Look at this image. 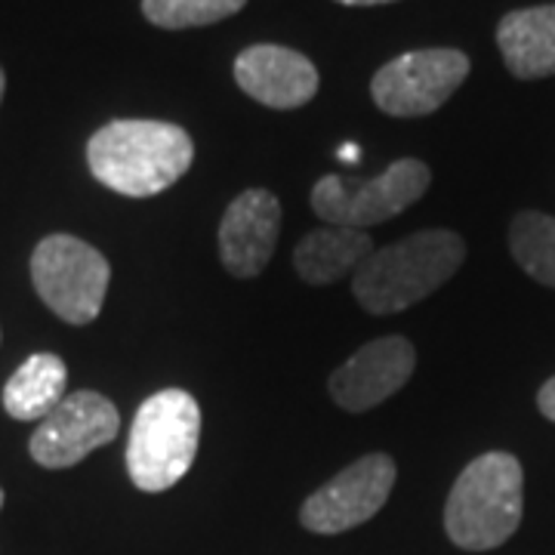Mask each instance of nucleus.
<instances>
[{
    "label": "nucleus",
    "instance_id": "obj_17",
    "mask_svg": "<svg viewBox=\"0 0 555 555\" xmlns=\"http://www.w3.org/2000/svg\"><path fill=\"white\" fill-rule=\"evenodd\" d=\"M247 0H142L145 20L158 28H201L229 20L244 10Z\"/></svg>",
    "mask_w": 555,
    "mask_h": 555
},
{
    "label": "nucleus",
    "instance_id": "obj_9",
    "mask_svg": "<svg viewBox=\"0 0 555 555\" xmlns=\"http://www.w3.org/2000/svg\"><path fill=\"white\" fill-rule=\"evenodd\" d=\"M118 408L100 392H72L40 420L28 451L43 469H68L118 436Z\"/></svg>",
    "mask_w": 555,
    "mask_h": 555
},
{
    "label": "nucleus",
    "instance_id": "obj_2",
    "mask_svg": "<svg viewBox=\"0 0 555 555\" xmlns=\"http://www.w3.org/2000/svg\"><path fill=\"white\" fill-rule=\"evenodd\" d=\"M466 259V241L448 229H426L386 244L352 278L358 306L371 315H396L436 294Z\"/></svg>",
    "mask_w": 555,
    "mask_h": 555
},
{
    "label": "nucleus",
    "instance_id": "obj_16",
    "mask_svg": "<svg viewBox=\"0 0 555 555\" xmlns=\"http://www.w3.org/2000/svg\"><path fill=\"white\" fill-rule=\"evenodd\" d=\"M509 250L528 275L555 287V217L525 210L509 225Z\"/></svg>",
    "mask_w": 555,
    "mask_h": 555
},
{
    "label": "nucleus",
    "instance_id": "obj_21",
    "mask_svg": "<svg viewBox=\"0 0 555 555\" xmlns=\"http://www.w3.org/2000/svg\"><path fill=\"white\" fill-rule=\"evenodd\" d=\"M3 87H7V78H3V68H0V100H3Z\"/></svg>",
    "mask_w": 555,
    "mask_h": 555
},
{
    "label": "nucleus",
    "instance_id": "obj_13",
    "mask_svg": "<svg viewBox=\"0 0 555 555\" xmlns=\"http://www.w3.org/2000/svg\"><path fill=\"white\" fill-rule=\"evenodd\" d=\"M496 43L509 75L521 80L555 75V3L513 10L496 25Z\"/></svg>",
    "mask_w": 555,
    "mask_h": 555
},
{
    "label": "nucleus",
    "instance_id": "obj_12",
    "mask_svg": "<svg viewBox=\"0 0 555 555\" xmlns=\"http://www.w3.org/2000/svg\"><path fill=\"white\" fill-rule=\"evenodd\" d=\"M238 87L269 108H302L318 93V68L297 50L278 43L247 47L235 60Z\"/></svg>",
    "mask_w": 555,
    "mask_h": 555
},
{
    "label": "nucleus",
    "instance_id": "obj_11",
    "mask_svg": "<svg viewBox=\"0 0 555 555\" xmlns=\"http://www.w3.org/2000/svg\"><path fill=\"white\" fill-rule=\"evenodd\" d=\"M281 204L266 189H247L219 222V259L235 278H257L275 254Z\"/></svg>",
    "mask_w": 555,
    "mask_h": 555
},
{
    "label": "nucleus",
    "instance_id": "obj_3",
    "mask_svg": "<svg viewBox=\"0 0 555 555\" xmlns=\"http://www.w3.org/2000/svg\"><path fill=\"white\" fill-rule=\"evenodd\" d=\"M525 473L506 451L476 456L451 488L444 506V531L460 550L485 553L503 546L521 525Z\"/></svg>",
    "mask_w": 555,
    "mask_h": 555
},
{
    "label": "nucleus",
    "instance_id": "obj_5",
    "mask_svg": "<svg viewBox=\"0 0 555 555\" xmlns=\"http://www.w3.org/2000/svg\"><path fill=\"white\" fill-rule=\"evenodd\" d=\"M429 182L433 170L416 158L396 160L371 179L321 177L312 189V210L331 225L364 232V225L386 222L416 204L426 195Z\"/></svg>",
    "mask_w": 555,
    "mask_h": 555
},
{
    "label": "nucleus",
    "instance_id": "obj_1",
    "mask_svg": "<svg viewBox=\"0 0 555 555\" xmlns=\"http://www.w3.org/2000/svg\"><path fill=\"white\" fill-rule=\"evenodd\" d=\"M192 137L167 120H112L87 142L90 173L124 198H152L185 177Z\"/></svg>",
    "mask_w": 555,
    "mask_h": 555
},
{
    "label": "nucleus",
    "instance_id": "obj_22",
    "mask_svg": "<svg viewBox=\"0 0 555 555\" xmlns=\"http://www.w3.org/2000/svg\"><path fill=\"white\" fill-rule=\"evenodd\" d=\"M0 506H3V488H0Z\"/></svg>",
    "mask_w": 555,
    "mask_h": 555
},
{
    "label": "nucleus",
    "instance_id": "obj_19",
    "mask_svg": "<svg viewBox=\"0 0 555 555\" xmlns=\"http://www.w3.org/2000/svg\"><path fill=\"white\" fill-rule=\"evenodd\" d=\"M343 7H379V3H392V0H337Z\"/></svg>",
    "mask_w": 555,
    "mask_h": 555
},
{
    "label": "nucleus",
    "instance_id": "obj_18",
    "mask_svg": "<svg viewBox=\"0 0 555 555\" xmlns=\"http://www.w3.org/2000/svg\"><path fill=\"white\" fill-rule=\"evenodd\" d=\"M537 408H540V414L546 416V420H553L555 423V377L543 383V389H540V396H537Z\"/></svg>",
    "mask_w": 555,
    "mask_h": 555
},
{
    "label": "nucleus",
    "instance_id": "obj_20",
    "mask_svg": "<svg viewBox=\"0 0 555 555\" xmlns=\"http://www.w3.org/2000/svg\"><path fill=\"white\" fill-rule=\"evenodd\" d=\"M356 152H358L356 145H346V149H339V158H346V160H356V158H358Z\"/></svg>",
    "mask_w": 555,
    "mask_h": 555
},
{
    "label": "nucleus",
    "instance_id": "obj_10",
    "mask_svg": "<svg viewBox=\"0 0 555 555\" xmlns=\"http://www.w3.org/2000/svg\"><path fill=\"white\" fill-rule=\"evenodd\" d=\"M416 349L404 337H379L331 374V396L343 411H371L392 398L411 379Z\"/></svg>",
    "mask_w": 555,
    "mask_h": 555
},
{
    "label": "nucleus",
    "instance_id": "obj_6",
    "mask_svg": "<svg viewBox=\"0 0 555 555\" xmlns=\"http://www.w3.org/2000/svg\"><path fill=\"white\" fill-rule=\"evenodd\" d=\"M38 297L65 324H90L102 312L112 269L96 247L75 235H50L31 254Z\"/></svg>",
    "mask_w": 555,
    "mask_h": 555
},
{
    "label": "nucleus",
    "instance_id": "obj_8",
    "mask_svg": "<svg viewBox=\"0 0 555 555\" xmlns=\"http://www.w3.org/2000/svg\"><path fill=\"white\" fill-rule=\"evenodd\" d=\"M396 485V463L386 454H367L318 488L299 509L312 534H343L364 525L386 506Z\"/></svg>",
    "mask_w": 555,
    "mask_h": 555
},
{
    "label": "nucleus",
    "instance_id": "obj_14",
    "mask_svg": "<svg viewBox=\"0 0 555 555\" xmlns=\"http://www.w3.org/2000/svg\"><path fill=\"white\" fill-rule=\"evenodd\" d=\"M371 254H374V241L367 232L327 225L299 241L294 250V266L306 284L321 287V284H334L339 278L356 275Z\"/></svg>",
    "mask_w": 555,
    "mask_h": 555
},
{
    "label": "nucleus",
    "instance_id": "obj_4",
    "mask_svg": "<svg viewBox=\"0 0 555 555\" xmlns=\"http://www.w3.org/2000/svg\"><path fill=\"white\" fill-rule=\"evenodd\" d=\"M201 408L182 389H164L139 404L127 438V473L139 491L160 494L185 476L198 456Z\"/></svg>",
    "mask_w": 555,
    "mask_h": 555
},
{
    "label": "nucleus",
    "instance_id": "obj_7",
    "mask_svg": "<svg viewBox=\"0 0 555 555\" xmlns=\"http://www.w3.org/2000/svg\"><path fill=\"white\" fill-rule=\"evenodd\" d=\"M466 75L469 56L460 50H414L386 62L371 80V93L379 112L392 118H423L451 100Z\"/></svg>",
    "mask_w": 555,
    "mask_h": 555
},
{
    "label": "nucleus",
    "instance_id": "obj_15",
    "mask_svg": "<svg viewBox=\"0 0 555 555\" xmlns=\"http://www.w3.org/2000/svg\"><path fill=\"white\" fill-rule=\"evenodd\" d=\"M68 367L53 352L25 358L3 386V408L13 420H43L65 398Z\"/></svg>",
    "mask_w": 555,
    "mask_h": 555
}]
</instances>
